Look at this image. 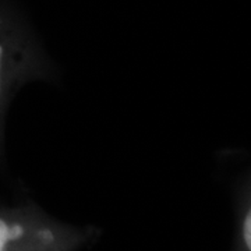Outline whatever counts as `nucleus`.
Wrapping results in <instances>:
<instances>
[{"mask_svg":"<svg viewBox=\"0 0 251 251\" xmlns=\"http://www.w3.org/2000/svg\"><path fill=\"white\" fill-rule=\"evenodd\" d=\"M49 70L41 45L25 36L0 29V138L13 97L25 82L44 78Z\"/></svg>","mask_w":251,"mask_h":251,"instance_id":"1","label":"nucleus"},{"mask_svg":"<svg viewBox=\"0 0 251 251\" xmlns=\"http://www.w3.org/2000/svg\"><path fill=\"white\" fill-rule=\"evenodd\" d=\"M25 236L27 227L21 222L0 215V251H11V247L24 240Z\"/></svg>","mask_w":251,"mask_h":251,"instance_id":"2","label":"nucleus"},{"mask_svg":"<svg viewBox=\"0 0 251 251\" xmlns=\"http://www.w3.org/2000/svg\"><path fill=\"white\" fill-rule=\"evenodd\" d=\"M243 242L246 247L250 250L251 249V212L247 211V214L243 219Z\"/></svg>","mask_w":251,"mask_h":251,"instance_id":"3","label":"nucleus"}]
</instances>
